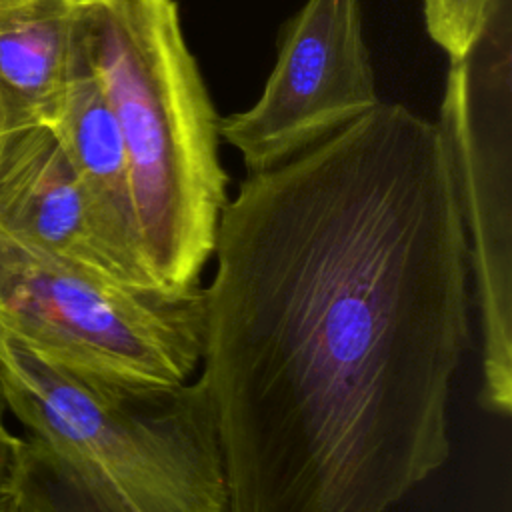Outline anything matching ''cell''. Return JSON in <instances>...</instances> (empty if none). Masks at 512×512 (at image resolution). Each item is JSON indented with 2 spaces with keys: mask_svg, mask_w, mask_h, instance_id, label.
<instances>
[{
  "mask_svg": "<svg viewBox=\"0 0 512 512\" xmlns=\"http://www.w3.org/2000/svg\"><path fill=\"white\" fill-rule=\"evenodd\" d=\"M212 256L226 512H388L448 462L472 282L436 122L382 102L250 172Z\"/></svg>",
  "mask_w": 512,
  "mask_h": 512,
  "instance_id": "6da1fadb",
  "label": "cell"
},
{
  "mask_svg": "<svg viewBox=\"0 0 512 512\" xmlns=\"http://www.w3.org/2000/svg\"><path fill=\"white\" fill-rule=\"evenodd\" d=\"M8 410L26 426V512H226L222 446L202 378L120 386L38 354L0 326Z\"/></svg>",
  "mask_w": 512,
  "mask_h": 512,
  "instance_id": "7a4b0ae2",
  "label": "cell"
},
{
  "mask_svg": "<svg viewBox=\"0 0 512 512\" xmlns=\"http://www.w3.org/2000/svg\"><path fill=\"white\" fill-rule=\"evenodd\" d=\"M88 62L120 126L156 286L200 284L228 200L218 116L174 0H80Z\"/></svg>",
  "mask_w": 512,
  "mask_h": 512,
  "instance_id": "3957f363",
  "label": "cell"
},
{
  "mask_svg": "<svg viewBox=\"0 0 512 512\" xmlns=\"http://www.w3.org/2000/svg\"><path fill=\"white\" fill-rule=\"evenodd\" d=\"M0 326L74 372L174 386L200 370L202 284L140 286L34 252L0 230Z\"/></svg>",
  "mask_w": 512,
  "mask_h": 512,
  "instance_id": "277c9868",
  "label": "cell"
},
{
  "mask_svg": "<svg viewBox=\"0 0 512 512\" xmlns=\"http://www.w3.org/2000/svg\"><path fill=\"white\" fill-rule=\"evenodd\" d=\"M512 0H498L476 42L450 58L440 120L468 242L480 326V404L512 410Z\"/></svg>",
  "mask_w": 512,
  "mask_h": 512,
  "instance_id": "5b68a950",
  "label": "cell"
},
{
  "mask_svg": "<svg viewBox=\"0 0 512 512\" xmlns=\"http://www.w3.org/2000/svg\"><path fill=\"white\" fill-rule=\"evenodd\" d=\"M382 104L360 0H306L286 24L260 98L218 120L250 172L268 170Z\"/></svg>",
  "mask_w": 512,
  "mask_h": 512,
  "instance_id": "8992f818",
  "label": "cell"
},
{
  "mask_svg": "<svg viewBox=\"0 0 512 512\" xmlns=\"http://www.w3.org/2000/svg\"><path fill=\"white\" fill-rule=\"evenodd\" d=\"M0 230L34 252L136 284L44 122L0 120Z\"/></svg>",
  "mask_w": 512,
  "mask_h": 512,
  "instance_id": "52a82bcc",
  "label": "cell"
},
{
  "mask_svg": "<svg viewBox=\"0 0 512 512\" xmlns=\"http://www.w3.org/2000/svg\"><path fill=\"white\" fill-rule=\"evenodd\" d=\"M50 126L88 192L108 242L132 280L142 286H156L142 258L124 138L88 62L84 38L60 110Z\"/></svg>",
  "mask_w": 512,
  "mask_h": 512,
  "instance_id": "ba28073f",
  "label": "cell"
},
{
  "mask_svg": "<svg viewBox=\"0 0 512 512\" xmlns=\"http://www.w3.org/2000/svg\"><path fill=\"white\" fill-rule=\"evenodd\" d=\"M82 44L76 0H30L0 22V120L52 124Z\"/></svg>",
  "mask_w": 512,
  "mask_h": 512,
  "instance_id": "9c48e42d",
  "label": "cell"
},
{
  "mask_svg": "<svg viewBox=\"0 0 512 512\" xmlns=\"http://www.w3.org/2000/svg\"><path fill=\"white\" fill-rule=\"evenodd\" d=\"M498 0H422L428 36L450 56L464 54L480 36Z\"/></svg>",
  "mask_w": 512,
  "mask_h": 512,
  "instance_id": "30bf717a",
  "label": "cell"
},
{
  "mask_svg": "<svg viewBox=\"0 0 512 512\" xmlns=\"http://www.w3.org/2000/svg\"><path fill=\"white\" fill-rule=\"evenodd\" d=\"M8 398L0 374V492L10 490L14 472H16V462H18V452L22 438L16 436L8 424H6V414H8Z\"/></svg>",
  "mask_w": 512,
  "mask_h": 512,
  "instance_id": "8fae6325",
  "label": "cell"
},
{
  "mask_svg": "<svg viewBox=\"0 0 512 512\" xmlns=\"http://www.w3.org/2000/svg\"><path fill=\"white\" fill-rule=\"evenodd\" d=\"M0 512H26L14 490L0 492Z\"/></svg>",
  "mask_w": 512,
  "mask_h": 512,
  "instance_id": "7c38bea8",
  "label": "cell"
},
{
  "mask_svg": "<svg viewBox=\"0 0 512 512\" xmlns=\"http://www.w3.org/2000/svg\"><path fill=\"white\" fill-rule=\"evenodd\" d=\"M30 0H0V22L4 18H8L10 14H14L18 8H22L24 4H28Z\"/></svg>",
  "mask_w": 512,
  "mask_h": 512,
  "instance_id": "4fadbf2b",
  "label": "cell"
},
{
  "mask_svg": "<svg viewBox=\"0 0 512 512\" xmlns=\"http://www.w3.org/2000/svg\"><path fill=\"white\" fill-rule=\"evenodd\" d=\"M76 2H80V0H76Z\"/></svg>",
  "mask_w": 512,
  "mask_h": 512,
  "instance_id": "5bb4252c",
  "label": "cell"
}]
</instances>
